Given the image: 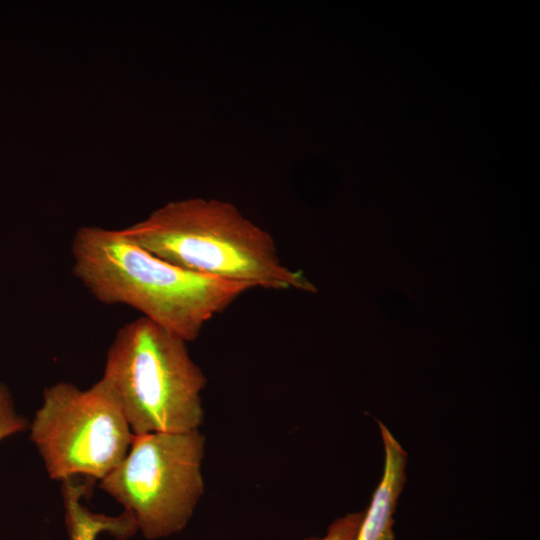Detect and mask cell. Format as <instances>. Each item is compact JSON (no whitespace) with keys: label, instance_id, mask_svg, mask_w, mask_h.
Returning a JSON list of instances; mask_svg holds the SVG:
<instances>
[{"label":"cell","instance_id":"cell-6","mask_svg":"<svg viewBox=\"0 0 540 540\" xmlns=\"http://www.w3.org/2000/svg\"><path fill=\"white\" fill-rule=\"evenodd\" d=\"M379 425L385 449L384 472L355 540H394L393 514L405 482L407 455L389 430Z\"/></svg>","mask_w":540,"mask_h":540},{"label":"cell","instance_id":"cell-10","mask_svg":"<svg viewBox=\"0 0 540 540\" xmlns=\"http://www.w3.org/2000/svg\"><path fill=\"white\" fill-rule=\"evenodd\" d=\"M301 540H317L315 538H305V539H301Z\"/></svg>","mask_w":540,"mask_h":540},{"label":"cell","instance_id":"cell-9","mask_svg":"<svg viewBox=\"0 0 540 540\" xmlns=\"http://www.w3.org/2000/svg\"><path fill=\"white\" fill-rule=\"evenodd\" d=\"M362 517V513H354L339 519L320 540H355Z\"/></svg>","mask_w":540,"mask_h":540},{"label":"cell","instance_id":"cell-2","mask_svg":"<svg viewBox=\"0 0 540 540\" xmlns=\"http://www.w3.org/2000/svg\"><path fill=\"white\" fill-rule=\"evenodd\" d=\"M121 230L152 254L198 274L251 288L317 292L303 272L281 262L271 234L229 202L173 201Z\"/></svg>","mask_w":540,"mask_h":540},{"label":"cell","instance_id":"cell-5","mask_svg":"<svg viewBox=\"0 0 540 540\" xmlns=\"http://www.w3.org/2000/svg\"><path fill=\"white\" fill-rule=\"evenodd\" d=\"M28 428L48 476L61 482L78 475L101 481L121 463L134 439L101 380L84 390L68 382L45 388Z\"/></svg>","mask_w":540,"mask_h":540},{"label":"cell","instance_id":"cell-4","mask_svg":"<svg viewBox=\"0 0 540 540\" xmlns=\"http://www.w3.org/2000/svg\"><path fill=\"white\" fill-rule=\"evenodd\" d=\"M204 452L199 429L134 436L100 487L133 515L145 538L171 536L186 527L203 496Z\"/></svg>","mask_w":540,"mask_h":540},{"label":"cell","instance_id":"cell-3","mask_svg":"<svg viewBox=\"0 0 540 540\" xmlns=\"http://www.w3.org/2000/svg\"><path fill=\"white\" fill-rule=\"evenodd\" d=\"M186 341L140 317L123 325L107 350L101 381L134 436L199 429L206 377Z\"/></svg>","mask_w":540,"mask_h":540},{"label":"cell","instance_id":"cell-7","mask_svg":"<svg viewBox=\"0 0 540 540\" xmlns=\"http://www.w3.org/2000/svg\"><path fill=\"white\" fill-rule=\"evenodd\" d=\"M86 489L85 484L77 483L73 478L62 481L61 491L69 540H96L102 532L125 539L138 531L135 518L127 511L118 516L90 511L81 502Z\"/></svg>","mask_w":540,"mask_h":540},{"label":"cell","instance_id":"cell-1","mask_svg":"<svg viewBox=\"0 0 540 540\" xmlns=\"http://www.w3.org/2000/svg\"><path fill=\"white\" fill-rule=\"evenodd\" d=\"M71 252L74 276L95 299L132 307L186 342L252 289L176 266L137 245L122 230L82 227Z\"/></svg>","mask_w":540,"mask_h":540},{"label":"cell","instance_id":"cell-8","mask_svg":"<svg viewBox=\"0 0 540 540\" xmlns=\"http://www.w3.org/2000/svg\"><path fill=\"white\" fill-rule=\"evenodd\" d=\"M28 427L26 419L16 412L8 387L0 383V441Z\"/></svg>","mask_w":540,"mask_h":540}]
</instances>
